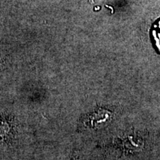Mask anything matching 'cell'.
I'll use <instances>...</instances> for the list:
<instances>
[{"mask_svg":"<svg viewBox=\"0 0 160 160\" xmlns=\"http://www.w3.org/2000/svg\"><path fill=\"white\" fill-rule=\"evenodd\" d=\"M73 160H79L78 159H73Z\"/></svg>","mask_w":160,"mask_h":160,"instance_id":"cell-1","label":"cell"}]
</instances>
